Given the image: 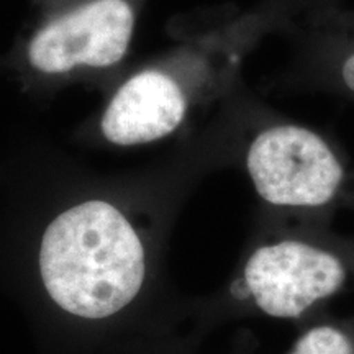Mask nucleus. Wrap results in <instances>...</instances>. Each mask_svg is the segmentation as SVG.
<instances>
[{
  "mask_svg": "<svg viewBox=\"0 0 354 354\" xmlns=\"http://www.w3.org/2000/svg\"><path fill=\"white\" fill-rule=\"evenodd\" d=\"M317 2L258 0L215 12L117 87L100 117L102 136L115 146H140L187 135L236 92L261 44L286 37Z\"/></svg>",
  "mask_w": 354,
  "mask_h": 354,
  "instance_id": "1",
  "label": "nucleus"
},
{
  "mask_svg": "<svg viewBox=\"0 0 354 354\" xmlns=\"http://www.w3.org/2000/svg\"><path fill=\"white\" fill-rule=\"evenodd\" d=\"M331 218L258 209L254 228L227 286L189 305L197 328L232 317L305 323L354 287V238Z\"/></svg>",
  "mask_w": 354,
  "mask_h": 354,
  "instance_id": "2",
  "label": "nucleus"
},
{
  "mask_svg": "<svg viewBox=\"0 0 354 354\" xmlns=\"http://www.w3.org/2000/svg\"><path fill=\"white\" fill-rule=\"evenodd\" d=\"M220 113L230 167L248 177L259 209L322 218L354 209V167L326 133L269 109L243 84Z\"/></svg>",
  "mask_w": 354,
  "mask_h": 354,
  "instance_id": "3",
  "label": "nucleus"
},
{
  "mask_svg": "<svg viewBox=\"0 0 354 354\" xmlns=\"http://www.w3.org/2000/svg\"><path fill=\"white\" fill-rule=\"evenodd\" d=\"M167 230L143 232L117 203L87 198L44 230L39 272L61 310L82 320H107L140 299L153 271V251Z\"/></svg>",
  "mask_w": 354,
  "mask_h": 354,
  "instance_id": "4",
  "label": "nucleus"
},
{
  "mask_svg": "<svg viewBox=\"0 0 354 354\" xmlns=\"http://www.w3.org/2000/svg\"><path fill=\"white\" fill-rule=\"evenodd\" d=\"M138 20V0H79L35 35L30 63L44 74L105 71L127 56Z\"/></svg>",
  "mask_w": 354,
  "mask_h": 354,
  "instance_id": "5",
  "label": "nucleus"
},
{
  "mask_svg": "<svg viewBox=\"0 0 354 354\" xmlns=\"http://www.w3.org/2000/svg\"><path fill=\"white\" fill-rule=\"evenodd\" d=\"M294 87L354 102V8L343 0H318L286 35Z\"/></svg>",
  "mask_w": 354,
  "mask_h": 354,
  "instance_id": "6",
  "label": "nucleus"
},
{
  "mask_svg": "<svg viewBox=\"0 0 354 354\" xmlns=\"http://www.w3.org/2000/svg\"><path fill=\"white\" fill-rule=\"evenodd\" d=\"M287 354H354V315L331 318L322 313L305 322Z\"/></svg>",
  "mask_w": 354,
  "mask_h": 354,
  "instance_id": "7",
  "label": "nucleus"
}]
</instances>
